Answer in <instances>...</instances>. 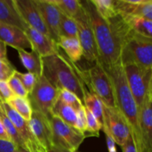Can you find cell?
I'll return each instance as SVG.
<instances>
[{
	"instance_id": "obj_26",
	"label": "cell",
	"mask_w": 152,
	"mask_h": 152,
	"mask_svg": "<svg viewBox=\"0 0 152 152\" xmlns=\"http://www.w3.org/2000/svg\"><path fill=\"white\" fill-rule=\"evenodd\" d=\"M61 13L74 19L83 10L81 1L79 0H51Z\"/></svg>"
},
{
	"instance_id": "obj_31",
	"label": "cell",
	"mask_w": 152,
	"mask_h": 152,
	"mask_svg": "<svg viewBox=\"0 0 152 152\" xmlns=\"http://www.w3.org/2000/svg\"><path fill=\"white\" fill-rule=\"evenodd\" d=\"M86 120H87V133H86V136H87V137H98L99 136V131L102 129V126L96 120V117L86 108Z\"/></svg>"
},
{
	"instance_id": "obj_38",
	"label": "cell",
	"mask_w": 152,
	"mask_h": 152,
	"mask_svg": "<svg viewBox=\"0 0 152 152\" xmlns=\"http://www.w3.org/2000/svg\"><path fill=\"white\" fill-rule=\"evenodd\" d=\"M120 147L122 148V151H123V152H137V151L136 145H135L134 143V141L132 136H131L127 140V141Z\"/></svg>"
},
{
	"instance_id": "obj_13",
	"label": "cell",
	"mask_w": 152,
	"mask_h": 152,
	"mask_svg": "<svg viewBox=\"0 0 152 152\" xmlns=\"http://www.w3.org/2000/svg\"><path fill=\"white\" fill-rule=\"evenodd\" d=\"M28 124L40 144L48 151L51 149L53 147V142L50 119L38 111H33Z\"/></svg>"
},
{
	"instance_id": "obj_39",
	"label": "cell",
	"mask_w": 152,
	"mask_h": 152,
	"mask_svg": "<svg viewBox=\"0 0 152 152\" xmlns=\"http://www.w3.org/2000/svg\"><path fill=\"white\" fill-rule=\"evenodd\" d=\"M105 135V138H106V142H107V147H108V152H117L116 149V143L114 142V139L111 137V135L106 132H104Z\"/></svg>"
},
{
	"instance_id": "obj_6",
	"label": "cell",
	"mask_w": 152,
	"mask_h": 152,
	"mask_svg": "<svg viewBox=\"0 0 152 152\" xmlns=\"http://www.w3.org/2000/svg\"><path fill=\"white\" fill-rule=\"evenodd\" d=\"M58 98L59 90L53 87L43 75L38 77L35 86L28 96L33 111H38L49 119L51 117L52 109Z\"/></svg>"
},
{
	"instance_id": "obj_21",
	"label": "cell",
	"mask_w": 152,
	"mask_h": 152,
	"mask_svg": "<svg viewBox=\"0 0 152 152\" xmlns=\"http://www.w3.org/2000/svg\"><path fill=\"white\" fill-rule=\"evenodd\" d=\"M59 48L65 51L66 56L74 63L80 61L83 57V49L78 38L62 37L58 42Z\"/></svg>"
},
{
	"instance_id": "obj_34",
	"label": "cell",
	"mask_w": 152,
	"mask_h": 152,
	"mask_svg": "<svg viewBox=\"0 0 152 152\" xmlns=\"http://www.w3.org/2000/svg\"><path fill=\"white\" fill-rule=\"evenodd\" d=\"M77 119L76 122L75 129L83 134L86 135L87 133V120H86V108L85 106H83L80 110L77 111ZM87 137V136H86Z\"/></svg>"
},
{
	"instance_id": "obj_23",
	"label": "cell",
	"mask_w": 152,
	"mask_h": 152,
	"mask_svg": "<svg viewBox=\"0 0 152 152\" xmlns=\"http://www.w3.org/2000/svg\"><path fill=\"white\" fill-rule=\"evenodd\" d=\"M52 115L58 117L71 127H75L77 119V111L58 98L52 109Z\"/></svg>"
},
{
	"instance_id": "obj_19",
	"label": "cell",
	"mask_w": 152,
	"mask_h": 152,
	"mask_svg": "<svg viewBox=\"0 0 152 152\" xmlns=\"http://www.w3.org/2000/svg\"><path fill=\"white\" fill-rule=\"evenodd\" d=\"M0 23L16 27L24 31L28 27L18 12L14 0H0Z\"/></svg>"
},
{
	"instance_id": "obj_37",
	"label": "cell",
	"mask_w": 152,
	"mask_h": 152,
	"mask_svg": "<svg viewBox=\"0 0 152 152\" xmlns=\"http://www.w3.org/2000/svg\"><path fill=\"white\" fill-rule=\"evenodd\" d=\"M16 146L12 141L0 139V152H14Z\"/></svg>"
},
{
	"instance_id": "obj_29",
	"label": "cell",
	"mask_w": 152,
	"mask_h": 152,
	"mask_svg": "<svg viewBox=\"0 0 152 152\" xmlns=\"http://www.w3.org/2000/svg\"><path fill=\"white\" fill-rule=\"evenodd\" d=\"M0 119H1L3 125H4V129H5L6 132H7L10 141H12L16 147H22V148H25L23 142H22V140L21 139L20 136H19V132L16 130L13 123L10 122V120L6 117L4 111H3V114L0 117Z\"/></svg>"
},
{
	"instance_id": "obj_2",
	"label": "cell",
	"mask_w": 152,
	"mask_h": 152,
	"mask_svg": "<svg viewBox=\"0 0 152 152\" xmlns=\"http://www.w3.org/2000/svg\"><path fill=\"white\" fill-rule=\"evenodd\" d=\"M93 31L99 53V61L104 68L120 62V45L109 23L97 13L91 0L81 1Z\"/></svg>"
},
{
	"instance_id": "obj_5",
	"label": "cell",
	"mask_w": 152,
	"mask_h": 152,
	"mask_svg": "<svg viewBox=\"0 0 152 152\" xmlns=\"http://www.w3.org/2000/svg\"><path fill=\"white\" fill-rule=\"evenodd\" d=\"M77 72L89 91L94 93L105 105L115 106L114 89L111 79L99 62L88 70L78 66Z\"/></svg>"
},
{
	"instance_id": "obj_41",
	"label": "cell",
	"mask_w": 152,
	"mask_h": 152,
	"mask_svg": "<svg viewBox=\"0 0 152 152\" xmlns=\"http://www.w3.org/2000/svg\"><path fill=\"white\" fill-rule=\"evenodd\" d=\"M0 139L10 140V138H9V137H8V135H7V132H6V130H5V129H4V125H3L1 119H0Z\"/></svg>"
},
{
	"instance_id": "obj_36",
	"label": "cell",
	"mask_w": 152,
	"mask_h": 152,
	"mask_svg": "<svg viewBox=\"0 0 152 152\" xmlns=\"http://www.w3.org/2000/svg\"><path fill=\"white\" fill-rule=\"evenodd\" d=\"M14 96L7 82L5 80H0V102H7Z\"/></svg>"
},
{
	"instance_id": "obj_3",
	"label": "cell",
	"mask_w": 152,
	"mask_h": 152,
	"mask_svg": "<svg viewBox=\"0 0 152 152\" xmlns=\"http://www.w3.org/2000/svg\"><path fill=\"white\" fill-rule=\"evenodd\" d=\"M42 75L46 80L59 91L66 89L73 92L83 102L85 85L77 72V63L71 62L60 52L51 56L42 57Z\"/></svg>"
},
{
	"instance_id": "obj_30",
	"label": "cell",
	"mask_w": 152,
	"mask_h": 152,
	"mask_svg": "<svg viewBox=\"0 0 152 152\" xmlns=\"http://www.w3.org/2000/svg\"><path fill=\"white\" fill-rule=\"evenodd\" d=\"M59 99L74 108L76 111L84 106L81 99L75 94L66 89H62L59 91Z\"/></svg>"
},
{
	"instance_id": "obj_9",
	"label": "cell",
	"mask_w": 152,
	"mask_h": 152,
	"mask_svg": "<svg viewBox=\"0 0 152 152\" xmlns=\"http://www.w3.org/2000/svg\"><path fill=\"white\" fill-rule=\"evenodd\" d=\"M102 130L108 132L115 143L120 146H122L132 136L129 124L118 108L107 106L104 104Z\"/></svg>"
},
{
	"instance_id": "obj_43",
	"label": "cell",
	"mask_w": 152,
	"mask_h": 152,
	"mask_svg": "<svg viewBox=\"0 0 152 152\" xmlns=\"http://www.w3.org/2000/svg\"><path fill=\"white\" fill-rule=\"evenodd\" d=\"M14 152H28L26 149H25L24 148H22V147H16V150H15Z\"/></svg>"
},
{
	"instance_id": "obj_33",
	"label": "cell",
	"mask_w": 152,
	"mask_h": 152,
	"mask_svg": "<svg viewBox=\"0 0 152 152\" xmlns=\"http://www.w3.org/2000/svg\"><path fill=\"white\" fill-rule=\"evenodd\" d=\"M7 82L15 96L22 98H28V91L25 90L21 82L19 81V79L16 77L14 74L7 80Z\"/></svg>"
},
{
	"instance_id": "obj_22",
	"label": "cell",
	"mask_w": 152,
	"mask_h": 152,
	"mask_svg": "<svg viewBox=\"0 0 152 152\" xmlns=\"http://www.w3.org/2000/svg\"><path fill=\"white\" fill-rule=\"evenodd\" d=\"M83 102L85 108L88 110L103 126V103L100 99L86 88L83 89Z\"/></svg>"
},
{
	"instance_id": "obj_45",
	"label": "cell",
	"mask_w": 152,
	"mask_h": 152,
	"mask_svg": "<svg viewBox=\"0 0 152 152\" xmlns=\"http://www.w3.org/2000/svg\"><path fill=\"white\" fill-rule=\"evenodd\" d=\"M3 114V111H2V109H1V106H0V117H1V114Z\"/></svg>"
},
{
	"instance_id": "obj_44",
	"label": "cell",
	"mask_w": 152,
	"mask_h": 152,
	"mask_svg": "<svg viewBox=\"0 0 152 152\" xmlns=\"http://www.w3.org/2000/svg\"><path fill=\"white\" fill-rule=\"evenodd\" d=\"M48 152H61V151L59 149V148H56V147L53 146L51 149L49 150Z\"/></svg>"
},
{
	"instance_id": "obj_25",
	"label": "cell",
	"mask_w": 152,
	"mask_h": 152,
	"mask_svg": "<svg viewBox=\"0 0 152 152\" xmlns=\"http://www.w3.org/2000/svg\"><path fill=\"white\" fill-rule=\"evenodd\" d=\"M101 17L108 22L120 14L117 10V0H91Z\"/></svg>"
},
{
	"instance_id": "obj_15",
	"label": "cell",
	"mask_w": 152,
	"mask_h": 152,
	"mask_svg": "<svg viewBox=\"0 0 152 152\" xmlns=\"http://www.w3.org/2000/svg\"><path fill=\"white\" fill-rule=\"evenodd\" d=\"M25 32L31 45V50L35 51L41 57L51 56L60 52L59 45L51 37L29 26Z\"/></svg>"
},
{
	"instance_id": "obj_12",
	"label": "cell",
	"mask_w": 152,
	"mask_h": 152,
	"mask_svg": "<svg viewBox=\"0 0 152 152\" xmlns=\"http://www.w3.org/2000/svg\"><path fill=\"white\" fill-rule=\"evenodd\" d=\"M41 14L50 37L58 44L59 40V24L61 11L51 0H34Z\"/></svg>"
},
{
	"instance_id": "obj_1",
	"label": "cell",
	"mask_w": 152,
	"mask_h": 152,
	"mask_svg": "<svg viewBox=\"0 0 152 152\" xmlns=\"http://www.w3.org/2000/svg\"><path fill=\"white\" fill-rule=\"evenodd\" d=\"M104 69L108 73L112 83L115 106L123 114L129 124L137 151L144 152L140 128L139 109L128 85L123 65L120 62Z\"/></svg>"
},
{
	"instance_id": "obj_16",
	"label": "cell",
	"mask_w": 152,
	"mask_h": 152,
	"mask_svg": "<svg viewBox=\"0 0 152 152\" xmlns=\"http://www.w3.org/2000/svg\"><path fill=\"white\" fill-rule=\"evenodd\" d=\"M140 128L144 152H152V100L147 96L139 110Z\"/></svg>"
},
{
	"instance_id": "obj_27",
	"label": "cell",
	"mask_w": 152,
	"mask_h": 152,
	"mask_svg": "<svg viewBox=\"0 0 152 152\" xmlns=\"http://www.w3.org/2000/svg\"><path fill=\"white\" fill-rule=\"evenodd\" d=\"M7 103L13 110H15L24 120L28 122L31 120L33 109L28 98H22L14 96Z\"/></svg>"
},
{
	"instance_id": "obj_32",
	"label": "cell",
	"mask_w": 152,
	"mask_h": 152,
	"mask_svg": "<svg viewBox=\"0 0 152 152\" xmlns=\"http://www.w3.org/2000/svg\"><path fill=\"white\" fill-rule=\"evenodd\" d=\"M14 74L19 79V81L21 82L22 86L25 88V90L28 91V93H31L34 86H35L36 83H37L38 77H37L34 74H31V73H21L16 70L14 72Z\"/></svg>"
},
{
	"instance_id": "obj_28",
	"label": "cell",
	"mask_w": 152,
	"mask_h": 152,
	"mask_svg": "<svg viewBox=\"0 0 152 152\" xmlns=\"http://www.w3.org/2000/svg\"><path fill=\"white\" fill-rule=\"evenodd\" d=\"M78 29L76 21L73 18L61 13L59 24V37L77 38ZM59 37V38H60Z\"/></svg>"
},
{
	"instance_id": "obj_4",
	"label": "cell",
	"mask_w": 152,
	"mask_h": 152,
	"mask_svg": "<svg viewBox=\"0 0 152 152\" xmlns=\"http://www.w3.org/2000/svg\"><path fill=\"white\" fill-rule=\"evenodd\" d=\"M120 62L152 69V39L129 28L120 39Z\"/></svg>"
},
{
	"instance_id": "obj_24",
	"label": "cell",
	"mask_w": 152,
	"mask_h": 152,
	"mask_svg": "<svg viewBox=\"0 0 152 152\" xmlns=\"http://www.w3.org/2000/svg\"><path fill=\"white\" fill-rule=\"evenodd\" d=\"M123 17L134 32L143 37L152 39V21L134 16Z\"/></svg>"
},
{
	"instance_id": "obj_35",
	"label": "cell",
	"mask_w": 152,
	"mask_h": 152,
	"mask_svg": "<svg viewBox=\"0 0 152 152\" xmlns=\"http://www.w3.org/2000/svg\"><path fill=\"white\" fill-rule=\"evenodd\" d=\"M16 68L13 66L10 61L0 59V80L7 81L9 78L14 74Z\"/></svg>"
},
{
	"instance_id": "obj_46",
	"label": "cell",
	"mask_w": 152,
	"mask_h": 152,
	"mask_svg": "<svg viewBox=\"0 0 152 152\" xmlns=\"http://www.w3.org/2000/svg\"><path fill=\"white\" fill-rule=\"evenodd\" d=\"M61 151V152H68V151H64V150H61V149H59Z\"/></svg>"
},
{
	"instance_id": "obj_7",
	"label": "cell",
	"mask_w": 152,
	"mask_h": 152,
	"mask_svg": "<svg viewBox=\"0 0 152 152\" xmlns=\"http://www.w3.org/2000/svg\"><path fill=\"white\" fill-rule=\"evenodd\" d=\"M123 66L129 87L140 110L148 94L152 69L135 64H126Z\"/></svg>"
},
{
	"instance_id": "obj_18",
	"label": "cell",
	"mask_w": 152,
	"mask_h": 152,
	"mask_svg": "<svg viewBox=\"0 0 152 152\" xmlns=\"http://www.w3.org/2000/svg\"><path fill=\"white\" fill-rule=\"evenodd\" d=\"M0 39L6 45L10 46L16 50L31 49V45L25 32L16 27L0 23Z\"/></svg>"
},
{
	"instance_id": "obj_42",
	"label": "cell",
	"mask_w": 152,
	"mask_h": 152,
	"mask_svg": "<svg viewBox=\"0 0 152 152\" xmlns=\"http://www.w3.org/2000/svg\"><path fill=\"white\" fill-rule=\"evenodd\" d=\"M148 96H150V98L152 100V77L151 80V83H150V86H149V90H148Z\"/></svg>"
},
{
	"instance_id": "obj_11",
	"label": "cell",
	"mask_w": 152,
	"mask_h": 152,
	"mask_svg": "<svg viewBox=\"0 0 152 152\" xmlns=\"http://www.w3.org/2000/svg\"><path fill=\"white\" fill-rule=\"evenodd\" d=\"M0 106L6 117L10 120L18 131L27 151L28 152H48L34 136V133L30 129L28 121L24 120L7 102H0Z\"/></svg>"
},
{
	"instance_id": "obj_40",
	"label": "cell",
	"mask_w": 152,
	"mask_h": 152,
	"mask_svg": "<svg viewBox=\"0 0 152 152\" xmlns=\"http://www.w3.org/2000/svg\"><path fill=\"white\" fill-rule=\"evenodd\" d=\"M0 59L8 61L7 56V45L0 39Z\"/></svg>"
},
{
	"instance_id": "obj_17",
	"label": "cell",
	"mask_w": 152,
	"mask_h": 152,
	"mask_svg": "<svg viewBox=\"0 0 152 152\" xmlns=\"http://www.w3.org/2000/svg\"><path fill=\"white\" fill-rule=\"evenodd\" d=\"M117 7L123 16H138L152 21V0H117Z\"/></svg>"
},
{
	"instance_id": "obj_14",
	"label": "cell",
	"mask_w": 152,
	"mask_h": 152,
	"mask_svg": "<svg viewBox=\"0 0 152 152\" xmlns=\"http://www.w3.org/2000/svg\"><path fill=\"white\" fill-rule=\"evenodd\" d=\"M15 5L28 26L50 37L34 0H14Z\"/></svg>"
},
{
	"instance_id": "obj_20",
	"label": "cell",
	"mask_w": 152,
	"mask_h": 152,
	"mask_svg": "<svg viewBox=\"0 0 152 152\" xmlns=\"http://www.w3.org/2000/svg\"><path fill=\"white\" fill-rule=\"evenodd\" d=\"M21 63L29 73L34 74L37 77L42 75L43 64L42 57L34 50L28 51L23 49L17 50Z\"/></svg>"
},
{
	"instance_id": "obj_10",
	"label": "cell",
	"mask_w": 152,
	"mask_h": 152,
	"mask_svg": "<svg viewBox=\"0 0 152 152\" xmlns=\"http://www.w3.org/2000/svg\"><path fill=\"white\" fill-rule=\"evenodd\" d=\"M74 19L77 25V38L83 49V56L90 63H96L99 61V53L88 16L84 7Z\"/></svg>"
},
{
	"instance_id": "obj_8",
	"label": "cell",
	"mask_w": 152,
	"mask_h": 152,
	"mask_svg": "<svg viewBox=\"0 0 152 152\" xmlns=\"http://www.w3.org/2000/svg\"><path fill=\"white\" fill-rule=\"evenodd\" d=\"M50 122L53 133V146L68 152H77L86 138V135L55 116H51Z\"/></svg>"
}]
</instances>
